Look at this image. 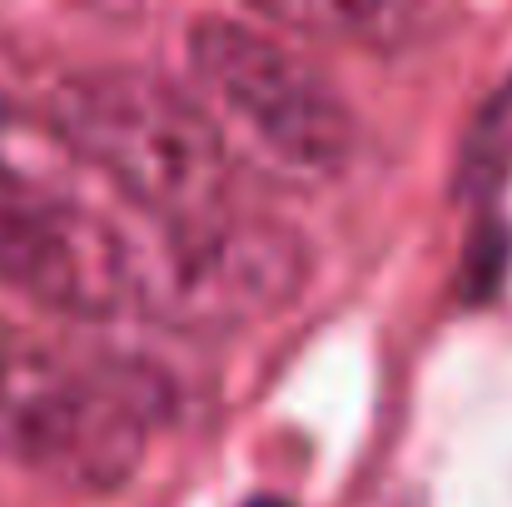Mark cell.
I'll return each mask as SVG.
<instances>
[{
    "mask_svg": "<svg viewBox=\"0 0 512 507\" xmlns=\"http://www.w3.org/2000/svg\"><path fill=\"white\" fill-rule=\"evenodd\" d=\"M189 95L229 160H254L284 184H329L353 160L343 95L254 15H199L184 35Z\"/></svg>",
    "mask_w": 512,
    "mask_h": 507,
    "instance_id": "6da1fadb",
    "label": "cell"
},
{
    "mask_svg": "<svg viewBox=\"0 0 512 507\" xmlns=\"http://www.w3.org/2000/svg\"><path fill=\"white\" fill-rule=\"evenodd\" d=\"M80 165H95L145 219L229 209L234 160L189 90L140 65H85L45 105Z\"/></svg>",
    "mask_w": 512,
    "mask_h": 507,
    "instance_id": "7a4b0ae2",
    "label": "cell"
},
{
    "mask_svg": "<svg viewBox=\"0 0 512 507\" xmlns=\"http://www.w3.org/2000/svg\"><path fill=\"white\" fill-rule=\"evenodd\" d=\"M165 408V388L135 363H75L50 338L0 314V458L60 483H120Z\"/></svg>",
    "mask_w": 512,
    "mask_h": 507,
    "instance_id": "3957f363",
    "label": "cell"
},
{
    "mask_svg": "<svg viewBox=\"0 0 512 507\" xmlns=\"http://www.w3.org/2000/svg\"><path fill=\"white\" fill-rule=\"evenodd\" d=\"M135 234V314L179 334H229L274 319L309 279L304 239L264 214L209 209L145 219Z\"/></svg>",
    "mask_w": 512,
    "mask_h": 507,
    "instance_id": "277c9868",
    "label": "cell"
},
{
    "mask_svg": "<svg viewBox=\"0 0 512 507\" xmlns=\"http://www.w3.org/2000/svg\"><path fill=\"white\" fill-rule=\"evenodd\" d=\"M0 279L70 319H130L135 234L75 199L0 229Z\"/></svg>",
    "mask_w": 512,
    "mask_h": 507,
    "instance_id": "5b68a950",
    "label": "cell"
},
{
    "mask_svg": "<svg viewBox=\"0 0 512 507\" xmlns=\"http://www.w3.org/2000/svg\"><path fill=\"white\" fill-rule=\"evenodd\" d=\"M80 169V155L45 110L0 95V229L75 204Z\"/></svg>",
    "mask_w": 512,
    "mask_h": 507,
    "instance_id": "8992f818",
    "label": "cell"
},
{
    "mask_svg": "<svg viewBox=\"0 0 512 507\" xmlns=\"http://www.w3.org/2000/svg\"><path fill=\"white\" fill-rule=\"evenodd\" d=\"M254 20L294 35H324V40L383 50L418 35L433 20V10L403 0H284V5H254Z\"/></svg>",
    "mask_w": 512,
    "mask_h": 507,
    "instance_id": "52a82bcc",
    "label": "cell"
},
{
    "mask_svg": "<svg viewBox=\"0 0 512 507\" xmlns=\"http://www.w3.org/2000/svg\"><path fill=\"white\" fill-rule=\"evenodd\" d=\"M249 507H289V503H284V498H254Z\"/></svg>",
    "mask_w": 512,
    "mask_h": 507,
    "instance_id": "ba28073f",
    "label": "cell"
}]
</instances>
